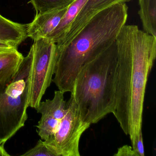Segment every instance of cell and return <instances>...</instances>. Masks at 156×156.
<instances>
[{
    "label": "cell",
    "instance_id": "obj_16",
    "mask_svg": "<svg viewBox=\"0 0 156 156\" xmlns=\"http://www.w3.org/2000/svg\"><path fill=\"white\" fill-rule=\"evenodd\" d=\"M22 156H56L47 147L44 141L40 140L36 145L26 151Z\"/></svg>",
    "mask_w": 156,
    "mask_h": 156
},
{
    "label": "cell",
    "instance_id": "obj_3",
    "mask_svg": "<svg viewBox=\"0 0 156 156\" xmlns=\"http://www.w3.org/2000/svg\"><path fill=\"white\" fill-rule=\"evenodd\" d=\"M117 67L115 41L81 66L71 96L85 122L96 124L115 111Z\"/></svg>",
    "mask_w": 156,
    "mask_h": 156
},
{
    "label": "cell",
    "instance_id": "obj_7",
    "mask_svg": "<svg viewBox=\"0 0 156 156\" xmlns=\"http://www.w3.org/2000/svg\"><path fill=\"white\" fill-rule=\"evenodd\" d=\"M131 1L132 0H87L72 23L67 34L62 40L55 44L62 46L66 45L95 15L114 5L126 3Z\"/></svg>",
    "mask_w": 156,
    "mask_h": 156
},
{
    "label": "cell",
    "instance_id": "obj_1",
    "mask_svg": "<svg viewBox=\"0 0 156 156\" xmlns=\"http://www.w3.org/2000/svg\"><path fill=\"white\" fill-rule=\"evenodd\" d=\"M117 51L115 108L113 113L134 148L142 130L147 82L156 57V37L125 24L115 41Z\"/></svg>",
    "mask_w": 156,
    "mask_h": 156
},
{
    "label": "cell",
    "instance_id": "obj_2",
    "mask_svg": "<svg viewBox=\"0 0 156 156\" xmlns=\"http://www.w3.org/2000/svg\"><path fill=\"white\" fill-rule=\"evenodd\" d=\"M126 3L109 7L95 15L66 45L55 44V67L52 82L63 93L72 92L83 65L112 45L128 18Z\"/></svg>",
    "mask_w": 156,
    "mask_h": 156
},
{
    "label": "cell",
    "instance_id": "obj_14",
    "mask_svg": "<svg viewBox=\"0 0 156 156\" xmlns=\"http://www.w3.org/2000/svg\"><path fill=\"white\" fill-rule=\"evenodd\" d=\"M73 0H30L36 14L68 7Z\"/></svg>",
    "mask_w": 156,
    "mask_h": 156
},
{
    "label": "cell",
    "instance_id": "obj_4",
    "mask_svg": "<svg viewBox=\"0 0 156 156\" xmlns=\"http://www.w3.org/2000/svg\"><path fill=\"white\" fill-rule=\"evenodd\" d=\"M55 44L47 38L34 41L28 76V106L36 108L52 82L55 67Z\"/></svg>",
    "mask_w": 156,
    "mask_h": 156
},
{
    "label": "cell",
    "instance_id": "obj_20",
    "mask_svg": "<svg viewBox=\"0 0 156 156\" xmlns=\"http://www.w3.org/2000/svg\"><path fill=\"white\" fill-rule=\"evenodd\" d=\"M0 156H10L5 149L4 146L0 145Z\"/></svg>",
    "mask_w": 156,
    "mask_h": 156
},
{
    "label": "cell",
    "instance_id": "obj_6",
    "mask_svg": "<svg viewBox=\"0 0 156 156\" xmlns=\"http://www.w3.org/2000/svg\"><path fill=\"white\" fill-rule=\"evenodd\" d=\"M6 85L0 84V145L4 146L24 126L29 107L28 82L23 94L18 97L6 93Z\"/></svg>",
    "mask_w": 156,
    "mask_h": 156
},
{
    "label": "cell",
    "instance_id": "obj_18",
    "mask_svg": "<svg viewBox=\"0 0 156 156\" xmlns=\"http://www.w3.org/2000/svg\"><path fill=\"white\" fill-rule=\"evenodd\" d=\"M115 156H137L132 146L125 145L119 148Z\"/></svg>",
    "mask_w": 156,
    "mask_h": 156
},
{
    "label": "cell",
    "instance_id": "obj_5",
    "mask_svg": "<svg viewBox=\"0 0 156 156\" xmlns=\"http://www.w3.org/2000/svg\"><path fill=\"white\" fill-rule=\"evenodd\" d=\"M66 107L67 112L57 130L44 141L56 156H80V139L91 124L83 120L72 96L66 103Z\"/></svg>",
    "mask_w": 156,
    "mask_h": 156
},
{
    "label": "cell",
    "instance_id": "obj_13",
    "mask_svg": "<svg viewBox=\"0 0 156 156\" xmlns=\"http://www.w3.org/2000/svg\"><path fill=\"white\" fill-rule=\"evenodd\" d=\"M139 15L144 31L156 37V0H138Z\"/></svg>",
    "mask_w": 156,
    "mask_h": 156
},
{
    "label": "cell",
    "instance_id": "obj_9",
    "mask_svg": "<svg viewBox=\"0 0 156 156\" xmlns=\"http://www.w3.org/2000/svg\"><path fill=\"white\" fill-rule=\"evenodd\" d=\"M27 37L26 25L12 21L0 15V42L18 48Z\"/></svg>",
    "mask_w": 156,
    "mask_h": 156
},
{
    "label": "cell",
    "instance_id": "obj_10",
    "mask_svg": "<svg viewBox=\"0 0 156 156\" xmlns=\"http://www.w3.org/2000/svg\"><path fill=\"white\" fill-rule=\"evenodd\" d=\"M87 0H73L69 5L57 27L46 37L53 43L56 44L66 36L73 22L81 11Z\"/></svg>",
    "mask_w": 156,
    "mask_h": 156
},
{
    "label": "cell",
    "instance_id": "obj_19",
    "mask_svg": "<svg viewBox=\"0 0 156 156\" xmlns=\"http://www.w3.org/2000/svg\"><path fill=\"white\" fill-rule=\"evenodd\" d=\"M13 49H18L12 45L0 42V52L9 51Z\"/></svg>",
    "mask_w": 156,
    "mask_h": 156
},
{
    "label": "cell",
    "instance_id": "obj_17",
    "mask_svg": "<svg viewBox=\"0 0 156 156\" xmlns=\"http://www.w3.org/2000/svg\"><path fill=\"white\" fill-rule=\"evenodd\" d=\"M143 141V136H142V130H141L140 132L135 147L133 149L137 156H145V151H144Z\"/></svg>",
    "mask_w": 156,
    "mask_h": 156
},
{
    "label": "cell",
    "instance_id": "obj_12",
    "mask_svg": "<svg viewBox=\"0 0 156 156\" xmlns=\"http://www.w3.org/2000/svg\"><path fill=\"white\" fill-rule=\"evenodd\" d=\"M64 94L59 90L55 91L52 99L41 101L35 109L41 116L62 120L67 112V102L64 99Z\"/></svg>",
    "mask_w": 156,
    "mask_h": 156
},
{
    "label": "cell",
    "instance_id": "obj_8",
    "mask_svg": "<svg viewBox=\"0 0 156 156\" xmlns=\"http://www.w3.org/2000/svg\"><path fill=\"white\" fill-rule=\"evenodd\" d=\"M68 7L36 14L32 22L27 25L28 37L34 41L46 38L57 27Z\"/></svg>",
    "mask_w": 156,
    "mask_h": 156
},
{
    "label": "cell",
    "instance_id": "obj_11",
    "mask_svg": "<svg viewBox=\"0 0 156 156\" xmlns=\"http://www.w3.org/2000/svg\"><path fill=\"white\" fill-rule=\"evenodd\" d=\"M23 58L18 49L0 52V84H8L12 81Z\"/></svg>",
    "mask_w": 156,
    "mask_h": 156
},
{
    "label": "cell",
    "instance_id": "obj_15",
    "mask_svg": "<svg viewBox=\"0 0 156 156\" xmlns=\"http://www.w3.org/2000/svg\"><path fill=\"white\" fill-rule=\"evenodd\" d=\"M61 120L41 116L37 126V132L42 140H46L57 130Z\"/></svg>",
    "mask_w": 156,
    "mask_h": 156
}]
</instances>
